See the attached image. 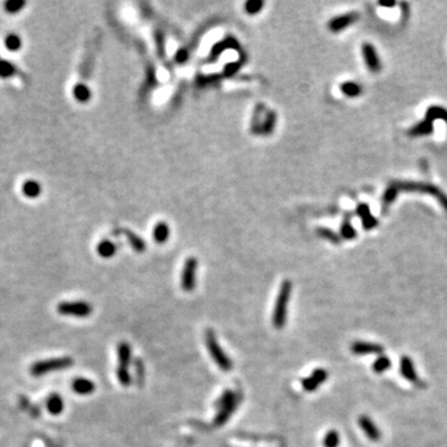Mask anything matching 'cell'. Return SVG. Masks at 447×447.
<instances>
[{
  "label": "cell",
  "mask_w": 447,
  "mask_h": 447,
  "mask_svg": "<svg viewBox=\"0 0 447 447\" xmlns=\"http://www.w3.org/2000/svg\"><path fill=\"white\" fill-rule=\"evenodd\" d=\"M274 123H276V117H274V113H270V117H267L266 122H265L264 133H271L272 128L274 127Z\"/></svg>",
  "instance_id": "37"
},
{
  "label": "cell",
  "mask_w": 447,
  "mask_h": 447,
  "mask_svg": "<svg viewBox=\"0 0 447 447\" xmlns=\"http://www.w3.org/2000/svg\"><path fill=\"white\" fill-rule=\"evenodd\" d=\"M25 6H26V1L24 0H8L4 3L3 8L8 15H16V14L22 13Z\"/></svg>",
  "instance_id": "26"
},
{
  "label": "cell",
  "mask_w": 447,
  "mask_h": 447,
  "mask_svg": "<svg viewBox=\"0 0 447 447\" xmlns=\"http://www.w3.org/2000/svg\"><path fill=\"white\" fill-rule=\"evenodd\" d=\"M291 293H292V282L286 279L281 283L279 292L274 302L273 313H272V324L276 329H282L287 321V307L290 303Z\"/></svg>",
  "instance_id": "1"
},
{
  "label": "cell",
  "mask_w": 447,
  "mask_h": 447,
  "mask_svg": "<svg viewBox=\"0 0 447 447\" xmlns=\"http://www.w3.org/2000/svg\"><path fill=\"white\" fill-rule=\"evenodd\" d=\"M117 355H118V368H125L129 369V365L132 363V349L130 346L125 342H121L117 346Z\"/></svg>",
  "instance_id": "16"
},
{
  "label": "cell",
  "mask_w": 447,
  "mask_h": 447,
  "mask_svg": "<svg viewBox=\"0 0 447 447\" xmlns=\"http://www.w3.org/2000/svg\"><path fill=\"white\" fill-rule=\"evenodd\" d=\"M358 19H359V14L358 13H348V14H343V15L335 16L328 23V27H329L330 31L333 32H339L342 30H344L346 27L350 26L351 24L357 22Z\"/></svg>",
  "instance_id": "10"
},
{
  "label": "cell",
  "mask_w": 447,
  "mask_h": 447,
  "mask_svg": "<svg viewBox=\"0 0 447 447\" xmlns=\"http://www.w3.org/2000/svg\"><path fill=\"white\" fill-rule=\"evenodd\" d=\"M239 404H240V397L237 395V397H235V399L232 400L229 405H226L225 407H223V409L219 410L218 414H216V416H215V420H214V423H215L216 426H221V425H224L225 422H227L229 419L231 418L232 414L235 413V410L237 409V405Z\"/></svg>",
  "instance_id": "13"
},
{
  "label": "cell",
  "mask_w": 447,
  "mask_h": 447,
  "mask_svg": "<svg viewBox=\"0 0 447 447\" xmlns=\"http://www.w3.org/2000/svg\"><path fill=\"white\" fill-rule=\"evenodd\" d=\"M357 214L362 219L364 230H372L378 225V220L370 213V208L367 204H359L357 206Z\"/></svg>",
  "instance_id": "15"
},
{
  "label": "cell",
  "mask_w": 447,
  "mask_h": 447,
  "mask_svg": "<svg viewBox=\"0 0 447 447\" xmlns=\"http://www.w3.org/2000/svg\"><path fill=\"white\" fill-rule=\"evenodd\" d=\"M169 234H171V230L165 223H158L153 230V237L157 244H164L169 237Z\"/></svg>",
  "instance_id": "25"
},
{
  "label": "cell",
  "mask_w": 447,
  "mask_h": 447,
  "mask_svg": "<svg viewBox=\"0 0 447 447\" xmlns=\"http://www.w3.org/2000/svg\"><path fill=\"white\" fill-rule=\"evenodd\" d=\"M391 368V360L390 358L386 355H379L374 363H372V372L376 374H381V372H386Z\"/></svg>",
  "instance_id": "28"
},
{
  "label": "cell",
  "mask_w": 447,
  "mask_h": 447,
  "mask_svg": "<svg viewBox=\"0 0 447 447\" xmlns=\"http://www.w3.org/2000/svg\"><path fill=\"white\" fill-rule=\"evenodd\" d=\"M236 397H237V394L236 393H234L232 390L224 391V394L221 395V397H219L218 401H216V409H218V411L220 409H223V407L226 406V405H229L230 402H231Z\"/></svg>",
  "instance_id": "32"
},
{
  "label": "cell",
  "mask_w": 447,
  "mask_h": 447,
  "mask_svg": "<svg viewBox=\"0 0 447 447\" xmlns=\"http://www.w3.org/2000/svg\"><path fill=\"white\" fill-rule=\"evenodd\" d=\"M72 365H74V359L71 357L52 358V359L39 360L34 363L30 368V372L32 376H43L49 372L66 370Z\"/></svg>",
  "instance_id": "4"
},
{
  "label": "cell",
  "mask_w": 447,
  "mask_h": 447,
  "mask_svg": "<svg viewBox=\"0 0 447 447\" xmlns=\"http://www.w3.org/2000/svg\"><path fill=\"white\" fill-rule=\"evenodd\" d=\"M117 379L123 386H128L132 384V375H130L129 369L125 368H117Z\"/></svg>",
  "instance_id": "34"
},
{
  "label": "cell",
  "mask_w": 447,
  "mask_h": 447,
  "mask_svg": "<svg viewBox=\"0 0 447 447\" xmlns=\"http://www.w3.org/2000/svg\"><path fill=\"white\" fill-rule=\"evenodd\" d=\"M117 252V246L109 240H103L97 245V253L103 258H111Z\"/></svg>",
  "instance_id": "23"
},
{
  "label": "cell",
  "mask_w": 447,
  "mask_h": 447,
  "mask_svg": "<svg viewBox=\"0 0 447 447\" xmlns=\"http://www.w3.org/2000/svg\"><path fill=\"white\" fill-rule=\"evenodd\" d=\"M341 90H342V92H343L344 95H346V96H348V97L360 96V95H362V92H363L362 86L358 85V83H355V82H351V81H349V82L342 83Z\"/></svg>",
  "instance_id": "29"
},
{
  "label": "cell",
  "mask_w": 447,
  "mask_h": 447,
  "mask_svg": "<svg viewBox=\"0 0 447 447\" xmlns=\"http://www.w3.org/2000/svg\"><path fill=\"white\" fill-rule=\"evenodd\" d=\"M57 312L62 316H74L78 318H86L92 314V306L87 302H61L57 304Z\"/></svg>",
  "instance_id": "5"
},
{
  "label": "cell",
  "mask_w": 447,
  "mask_h": 447,
  "mask_svg": "<svg viewBox=\"0 0 447 447\" xmlns=\"http://www.w3.org/2000/svg\"><path fill=\"white\" fill-rule=\"evenodd\" d=\"M265 3L260 1V0H251L245 4V11L250 15H255V14L260 13L261 9L264 8Z\"/></svg>",
  "instance_id": "35"
},
{
  "label": "cell",
  "mask_w": 447,
  "mask_h": 447,
  "mask_svg": "<svg viewBox=\"0 0 447 447\" xmlns=\"http://www.w3.org/2000/svg\"><path fill=\"white\" fill-rule=\"evenodd\" d=\"M205 344H206L208 351L210 353L211 358H213V360L215 362V364L218 365L223 372H231L232 362L230 360V358L227 357L226 353L223 350L220 344H219L214 330H206V333H205Z\"/></svg>",
  "instance_id": "3"
},
{
  "label": "cell",
  "mask_w": 447,
  "mask_h": 447,
  "mask_svg": "<svg viewBox=\"0 0 447 447\" xmlns=\"http://www.w3.org/2000/svg\"><path fill=\"white\" fill-rule=\"evenodd\" d=\"M339 444H341V437H339V432L335 430H329L323 439L324 447H338Z\"/></svg>",
  "instance_id": "30"
},
{
  "label": "cell",
  "mask_w": 447,
  "mask_h": 447,
  "mask_svg": "<svg viewBox=\"0 0 447 447\" xmlns=\"http://www.w3.org/2000/svg\"><path fill=\"white\" fill-rule=\"evenodd\" d=\"M22 193L27 199H36L43 193V185L35 179H27L22 184Z\"/></svg>",
  "instance_id": "14"
},
{
  "label": "cell",
  "mask_w": 447,
  "mask_h": 447,
  "mask_svg": "<svg viewBox=\"0 0 447 447\" xmlns=\"http://www.w3.org/2000/svg\"><path fill=\"white\" fill-rule=\"evenodd\" d=\"M46 407H48L49 413L52 415H60L64 411V400L59 394H51L46 400Z\"/></svg>",
  "instance_id": "20"
},
{
  "label": "cell",
  "mask_w": 447,
  "mask_h": 447,
  "mask_svg": "<svg viewBox=\"0 0 447 447\" xmlns=\"http://www.w3.org/2000/svg\"><path fill=\"white\" fill-rule=\"evenodd\" d=\"M425 120L430 121V122H434L435 120H442L447 122V109L440 106L428 107L427 111H426Z\"/></svg>",
  "instance_id": "24"
},
{
  "label": "cell",
  "mask_w": 447,
  "mask_h": 447,
  "mask_svg": "<svg viewBox=\"0 0 447 447\" xmlns=\"http://www.w3.org/2000/svg\"><path fill=\"white\" fill-rule=\"evenodd\" d=\"M379 5L384 6V8H393V6H395V1H390V3H384V1H379Z\"/></svg>",
  "instance_id": "39"
},
{
  "label": "cell",
  "mask_w": 447,
  "mask_h": 447,
  "mask_svg": "<svg viewBox=\"0 0 447 447\" xmlns=\"http://www.w3.org/2000/svg\"><path fill=\"white\" fill-rule=\"evenodd\" d=\"M4 46L10 52H18L23 48V39L22 36L16 32H9L4 37Z\"/></svg>",
  "instance_id": "21"
},
{
  "label": "cell",
  "mask_w": 447,
  "mask_h": 447,
  "mask_svg": "<svg viewBox=\"0 0 447 447\" xmlns=\"http://www.w3.org/2000/svg\"><path fill=\"white\" fill-rule=\"evenodd\" d=\"M434 132V124L432 122L427 120H423L421 122H419L418 124L414 125L411 129L409 130V134L413 137H419V136H427V134H431Z\"/></svg>",
  "instance_id": "22"
},
{
  "label": "cell",
  "mask_w": 447,
  "mask_h": 447,
  "mask_svg": "<svg viewBox=\"0 0 447 447\" xmlns=\"http://www.w3.org/2000/svg\"><path fill=\"white\" fill-rule=\"evenodd\" d=\"M19 74H20V71L14 62L0 57V78L6 80V78L15 77Z\"/></svg>",
  "instance_id": "19"
},
{
  "label": "cell",
  "mask_w": 447,
  "mask_h": 447,
  "mask_svg": "<svg viewBox=\"0 0 447 447\" xmlns=\"http://www.w3.org/2000/svg\"><path fill=\"white\" fill-rule=\"evenodd\" d=\"M134 374H136V380L138 386L143 385L144 376H146V369H144L143 360L139 359V358H136V360H134Z\"/></svg>",
  "instance_id": "31"
},
{
  "label": "cell",
  "mask_w": 447,
  "mask_h": 447,
  "mask_svg": "<svg viewBox=\"0 0 447 447\" xmlns=\"http://www.w3.org/2000/svg\"><path fill=\"white\" fill-rule=\"evenodd\" d=\"M391 185L394 186L397 193L400 192H416V193H425V194L434 195L439 202L441 204L442 208L447 211V195H445L437 186L431 185V184L425 183H411V181H397L393 183Z\"/></svg>",
  "instance_id": "2"
},
{
  "label": "cell",
  "mask_w": 447,
  "mask_h": 447,
  "mask_svg": "<svg viewBox=\"0 0 447 447\" xmlns=\"http://www.w3.org/2000/svg\"><path fill=\"white\" fill-rule=\"evenodd\" d=\"M317 234L322 236L323 239L328 240V241L333 242V244H339V237L338 235L335 234L334 231H332L330 229H324V227H321V229L317 230Z\"/></svg>",
  "instance_id": "36"
},
{
  "label": "cell",
  "mask_w": 447,
  "mask_h": 447,
  "mask_svg": "<svg viewBox=\"0 0 447 447\" xmlns=\"http://www.w3.org/2000/svg\"><path fill=\"white\" fill-rule=\"evenodd\" d=\"M351 353L355 355H365V354H383L384 347L376 343H370V342H354L350 347Z\"/></svg>",
  "instance_id": "12"
},
{
  "label": "cell",
  "mask_w": 447,
  "mask_h": 447,
  "mask_svg": "<svg viewBox=\"0 0 447 447\" xmlns=\"http://www.w3.org/2000/svg\"><path fill=\"white\" fill-rule=\"evenodd\" d=\"M124 234L127 235L128 241H129L130 246H132V248H133L136 252L141 253V252H144V251H146V242H144L143 240L138 236V235L134 234L133 231H129V230H125Z\"/></svg>",
  "instance_id": "27"
},
{
  "label": "cell",
  "mask_w": 447,
  "mask_h": 447,
  "mask_svg": "<svg viewBox=\"0 0 447 447\" xmlns=\"http://www.w3.org/2000/svg\"><path fill=\"white\" fill-rule=\"evenodd\" d=\"M341 234L346 240H353L357 237V231H355V229H354L353 225L350 224V221L348 220L344 221L343 225H342Z\"/></svg>",
  "instance_id": "33"
},
{
  "label": "cell",
  "mask_w": 447,
  "mask_h": 447,
  "mask_svg": "<svg viewBox=\"0 0 447 447\" xmlns=\"http://www.w3.org/2000/svg\"><path fill=\"white\" fill-rule=\"evenodd\" d=\"M72 96L80 103H87L91 99V97H92V92H91V88L86 83L77 82L72 88Z\"/></svg>",
  "instance_id": "18"
},
{
  "label": "cell",
  "mask_w": 447,
  "mask_h": 447,
  "mask_svg": "<svg viewBox=\"0 0 447 447\" xmlns=\"http://www.w3.org/2000/svg\"><path fill=\"white\" fill-rule=\"evenodd\" d=\"M358 423H359L360 428L363 430V432L365 434V436L370 440V441L378 442L381 439V432L379 430L378 426L374 423V421L367 415H360L358 419Z\"/></svg>",
  "instance_id": "11"
},
{
  "label": "cell",
  "mask_w": 447,
  "mask_h": 447,
  "mask_svg": "<svg viewBox=\"0 0 447 447\" xmlns=\"http://www.w3.org/2000/svg\"><path fill=\"white\" fill-rule=\"evenodd\" d=\"M328 379L327 370L322 368H317L312 372V374L307 378L302 379V388L307 393H313L317 389L320 388L323 383Z\"/></svg>",
  "instance_id": "8"
},
{
  "label": "cell",
  "mask_w": 447,
  "mask_h": 447,
  "mask_svg": "<svg viewBox=\"0 0 447 447\" xmlns=\"http://www.w3.org/2000/svg\"><path fill=\"white\" fill-rule=\"evenodd\" d=\"M72 389L76 394L78 395H90L92 394L95 389H96V385L93 383L92 380L86 378H77L74 379V383H72Z\"/></svg>",
  "instance_id": "17"
},
{
  "label": "cell",
  "mask_w": 447,
  "mask_h": 447,
  "mask_svg": "<svg viewBox=\"0 0 447 447\" xmlns=\"http://www.w3.org/2000/svg\"><path fill=\"white\" fill-rule=\"evenodd\" d=\"M198 260L195 257H188L181 272L180 285L185 292H193L195 288V276H197Z\"/></svg>",
  "instance_id": "6"
},
{
  "label": "cell",
  "mask_w": 447,
  "mask_h": 447,
  "mask_svg": "<svg viewBox=\"0 0 447 447\" xmlns=\"http://www.w3.org/2000/svg\"><path fill=\"white\" fill-rule=\"evenodd\" d=\"M186 57H188V52H186L185 50H180L178 53H176L175 59L178 62H184L186 60Z\"/></svg>",
  "instance_id": "38"
},
{
  "label": "cell",
  "mask_w": 447,
  "mask_h": 447,
  "mask_svg": "<svg viewBox=\"0 0 447 447\" xmlns=\"http://www.w3.org/2000/svg\"><path fill=\"white\" fill-rule=\"evenodd\" d=\"M362 52H363V57H364L365 65L368 66V69L370 70L372 72L376 74L381 70V62L380 59H379L378 53H376L375 48L372 45V44L365 43L364 45L362 46Z\"/></svg>",
  "instance_id": "9"
},
{
  "label": "cell",
  "mask_w": 447,
  "mask_h": 447,
  "mask_svg": "<svg viewBox=\"0 0 447 447\" xmlns=\"http://www.w3.org/2000/svg\"><path fill=\"white\" fill-rule=\"evenodd\" d=\"M400 372H401L402 378L405 380L410 381V383L414 384L418 388L422 389L425 386V384L419 378L418 372L415 370V365H414L413 360H411V358L409 355H402L401 359H400Z\"/></svg>",
  "instance_id": "7"
}]
</instances>
